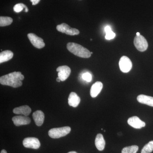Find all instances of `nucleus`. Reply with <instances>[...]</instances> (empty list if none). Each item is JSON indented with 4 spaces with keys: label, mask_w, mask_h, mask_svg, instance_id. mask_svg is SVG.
Returning <instances> with one entry per match:
<instances>
[{
    "label": "nucleus",
    "mask_w": 153,
    "mask_h": 153,
    "mask_svg": "<svg viewBox=\"0 0 153 153\" xmlns=\"http://www.w3.org/2000/svg\"><path fill=\"white\" fill-rule=\"evenodd\" d=\"M153 151V140L145 145L142 149L141 153H151Z\"/></svg>",
    "instance_id": "5701e85b"
},
{
    "label": "nucleus",
    "mask_w": 153,
    "mask_h": 153,
    "mask_svg": "<svg viewBox=\"0 0 153 153\" xmlns=\"http://www.w3.org/2000/svg\"><path fill=\"white\" fill-rule=\"evenodd\" d=\"M25 76L20 71H14L0 77V83L3 85H8L13 88L20 87Z\"/></svg>",
    "instance_id": "f257e3e1"
},
{
    "label": "nucleus",
    "mask_w": 153,
    "mask_h": 153,
    "mask_svg": "<svg viewBox=\"0 0 153 153\" xmlns=\"http://www.w3.org/2000/svg\"><path fill=\"white\" fill-rule=\"evenodd\" d=\"M56 29L59 32L70 36L78 35L79 33V30L75 28H71L65 23H62L61 25H57Z\"/></svg>",
    "instance_id": "39448f33"
},
{
    "label": "nucleus",
    "mask_w": 153,
    "mask_h": 153,
    "mask_svg": "<svg viewBox=\"0 0 153 153\" xmlns=\"http://www.w3.org/2000/svg\"><path fill=\"white\" fill-rule=\"evenodd\" d=\"M82 78L85 81L89 82L91 80L92 76H91V75L90 73L86 72V73H84V74H82Z\"/></svg>",
    "instance_id": "b1692460"
},
{
    "label": "nucleus",
    "mask_w": 153,
    "mask_h": 153,
    "mask_svg": "<svg viewBox=\"0 0 153 153\" xmlns=\"http://www.w3.org/2000/svg\"><path fill=\"white\" fill-rule=\"evenodd\" d=\"M138 149V146L134 145L123 148L122 151V153H136Z\"/></svg>",
    "instance_id": "aec40b11"
},
{
    "label": "nucleus",
    "mask_w": 153,
    "mask_h": 153,
    "mask_svg": "<svg viewBox=\"0 0 153 153\" xmlns=\"http://www.w3.org/2000/svg\"><path fill=\"white\" fill-rule=\"evenodd\" d=\"M105 31L106 33L105 38L106 40H111L115 37V34L112 31L111 28L109 26H107L105 28Z\"/></svg>",
    "instance_id": "412c9836"
},
{
    "label": "nucleus",
    "mask_w": 153,
    "mask_h": 153,
    "mask_svg": "<svg viewBox=\"0 0 153 153\" xmlns=\"http://www.w3.org/2000/svg\"><path fill=\"white\" fill-rule=\"evenodd\" d=\"M105 142L103 135L101 134H97L95 140V145L97 149L100 151L104 150Z\"/></svg>",
    "instance_id": "f3484780"
},
{
    "label": "nucleus",
    "mask_w": 153,
    "mask_h": 153,
    "mask_svg": "<svg viewBox=\"0 0 153 153\" xmlns=\"http://www.w3.org/2000/svg\"><path fill=\"white\" fill-rule=\"evenodd\" d=\"M80 102V97L75 92H71L68 98V103L70 106L76 107Z\"/></svg>",
    "instance_id": "2eb2a0df"
},
{
    "label": "nucleus",
    "mask_w": 153,
    "mask_h": 153,
    "mask_svg": "<svg viewBox=\"0 0 153 153\" xmlns=\"http://www.w3.org/2000/svg\"><path fill=\"white\" fill-rule=\"evenodd\" d=\"M71 128L68 126L51 129L49 131V136L52 138L57 139L65 136L71 131Z\"/></svg>",
    "instance_id": "7ed1b4c3"
},
{
    "label": "nucleus",
    "mask_w": 153,
    "mask_h": 153,
    "mask_svg": "<svg viewBox=\"0 0 153 153\" xmlns=\"http://www.w3.org/2000/svg\"><path fill=\"white\" fill-rule=\"evenodd\" d=\"M23 144L25 148L35 149H39L41 146L39 140L36 137L26 138L23 140Z\"/></svg>",
    "instance_id": "0eeeda50"
},
{
    "label": "nucleus",
    "mask_w": 153,
    "mask_h": 153,
    "mask_svg": "<svg viewBox=\"0 0 153 153\" xmlns=\"http://www.w3.org/2000/svg\"><path fill=\"white\" fill-rule=\"evenodd\" d=\"M56 70L58 72V77L62 81L66 80L70 75L71 72V69L67 66H59Z\"/></svg>",
    "instance_id": "1a4fd4ad"
},
{
    "label": "nucleus",
    "mask_w": 153,
    "mask_h": 153,
    "mask_svg": "<svg viewBox=\"0 0 153 153\" xmlns=\"http://www.w3.org/2000/svg\"><path fill=\"white\" fill-rule=\"evenodd\" d=\"M14 124L17 126L29 124L31 122V120L27 116H17L12 118Z\"/></svg>",
    "instance_id": "9b49d317"
},
{
    "label": "nucleus",
    "mask_w": 153,
    "mask_h": 153,
    "mask_svg": "<svg viewBox=\"0 0 153 153\" xmlns=\"http://www.w3.org/2000/svg\"><path fill=\"white\" fill-rule=\"evenodd\" d=\"M128 123L130 126L136 129H140L144 127L146 123L137 116H133L129 118L128 120Z\"/></svg>",
    "instance_id": "9d476101"
},
{
    "label": "nucleus",
    "mask_w": 153,
    "mask_h": 153,
    "mask_svg": "<svg viewBox=\"0 0 153 153\" xmlns=\"http://www.w3.org/2000/svg\"><path fill=\"white\" fill-rule=\"evenodd\" d=\"M28 38L33 46L38 49L44 48L45 46L43 39L36 36L34 33H29L27 35Z\"/></svg>",
    "instance_id": "6e6552de"
},
{
    "label": "nucleus",
    "mask_w": 153,
    "mask_h": 153,
    "mask_svg": "<svg viewBox=\"0 0 153 153\" xmlns=\"http://www.w3.org/2000/svg\"><path fill=\"white\" fill-rule=\"evenodd\" d=\"M68 153H76V152H74V151H72V152H68Z\"/></svg>",
    "instance_id": "cd10ccee"
},
{
    "label": "nucleus",
    "mask_w": 153,
    "mask_h": 153,
    "mask_svg": "<svg viewBox=\"0 0 153 153\" xmlns=\"http://www.w3.org/2000/svg\"><path fill=\"white\" fill-rule=\"evenodd\" d=\"M13 56V53L10 50L3 51L0 53V63L7 62L11 60Z\"/></svg>",
    "instance_id": "a211bd4d"
},
{
    "label": "nucleus",
    "mask_w": 153,
    "mask_h": 153,
    "mask_svg": "<svg viewBox=\"0 0 153 153\" xmlns=\"http://www.w3.org/2000/svg\"><path fill=\"white\" fill-rule=\"evenodd\" d=\"M24 9H25V12L27 13L29 10H28L27 7L24 4L22 3H19V4H16L13 7L14 11L17 13H20Z\"/></svg>",
    "instance_id": "4be33fe9"
},
{
    "label": "nucleus",
    "mask_w": 153,
    "mask_h": 153,
    "mask_svg": "<svg viewBox=\"0 0 153 153\" xmlns=\"http://www.w3.org/2000/svg\"><path fill=\"white\" fill-rule=\"evenodd\" d=\"M1 153H7V152L5 150H2L1 151Z\"/></svg>",
    "instance_id": "a878e982"
},
{
    "label": "nucleus",
    "mask_w": 153,
    "mask_h": 153,
    "mask_svg": "<svg viewBox=\"0 0 153 153\" xmlns=\"http://www.w3.org/2000/svg\"><path fill=\"white\" fill-rule=\"evenodd\" d=\"M56 80H57V82H60V81H61V80H60V78H59V77H57V79H56Z\"/></svg>",
    "instance_id": "bb28decb"
},
{
    "label": "nucleus",
    "mask_w": 153,
    "mask_h": 153,
    "mask_svg": "<svg viewBox=\"0 0 153 153\" xmlns=\"http://www.w3.org/2000/svg\"><path fill=\"white\" fill-rule=\"evenodd\" d=\"M13 112L15 114H22L27 116L31 112V109L28 105H23L14 108Z\"/></svg>",
    "instance_id": "dca6fc26"
},
{
    "label": "nucleus",
    "mask_w": 153,
    "mask_h": 153,
    "mask_svg": "<svg viewBox=\"0 0 153 153\" xmlns=\"http://www.w3.org/2000/svg\"><path fill=\"white\" fill-rule=\"evenodd\" d=\"M67 49L69 52L78 57L87 58L91 56L90 51L79 44L68 43L67 44Z\"/></svg>",
    "instance_id": "f03ea898"
},
{
    "label": "nucleus",
    "mask_w": 153,
    "mask_h": 153,
    "mask_svg": "<svg viewBox=\"0 0 153 153\" xmlns=\"http://www.w3.org/2000/svg\"><path fill=\"white\" fill-rule=\"evenodd\" d=\"M13 22V19L10 17H0V26L1 27L9 26Z\"/></svg>",
    "instance_id": "6ab92c4d"
},
{
    "label": "nucleus",
    "mask_w": 153,
    "mask_h": 153,
    "mask_svg": "<svg viewBox=\"0 0 153 153\" xmlns=\"http://www.w3.org/2000/svg\"><path fill=\"white\" fill-rule=\"evenodd\" d=\"M33 117L35 123L37 126H40L44 123V114L40 110H38L33 113Z\"/></svg>",
    "instance_id": "ddd939ff"
},
{
    "label": "nucleus",
    "mask_w": 153,
    "mask_h": 153,
    "mask_svg": "<svg viewBox=\"0 0 153 153\" xmlns=\"http://www.w3.org/2000/svg\"><path fill=\"white\" fill-rule=\"evenodd\" d=\"M40 0H30V1L32 2V4L33 5H36L40 2Z\"/></svg>",
    "instance_id": "393cba45"
},
{
    "label": "nucleus",
    "mask_w": 153,
    "mask_h": 153,
    "mask_svg": "<svg viewBox=\"0 0 153 153\" xmlns=\"http://www.w3.org/2000/svg\"><path fill=\"white\" fill-rule=\"evenodd\" d=\"M119 66L121 71L123 72L127 73L131 70L132 63L128 57L123 56L121 57L120 60Z\"/></svg>",
    "instance_id": "423d86ee"
},
{
    "label": "nucleus",
    "mask_w": 153,
    "mask_h": 153,
    "mask_svg": "<svg viewBox=\"0 0 153 153\" xmlns=\"http://www.w3.org/2000/svg\"><path fill=\"white\" fill-rule=\"evenodd\" d=\"M103 84L101 82L97 81L91 86L90 89V95L93 98L96 97L101 91Z\"/></svg>",
    "instance_id": "f8f14e48"
},
{
    "label": "nucleus",
    "mask_w": 153,
    "mask_h": 153,
    "mask_svg": "<svg viewBox=\"0 0 153 153\" xmlns=\"http://www.w3.org/2000/svg\"><path fill=\"white\" fill-rule=\"evenodd\" d=\"M134 43L135 47L140 52H144L148 49L147 41L142 35L136 36L134 39Z\"/></svg>",
    "instance_id": "20e7f679"
},
{
    "label": "nucleus",
    "mask_w": 153,
    "mask_h": 153,
    "mask_svg": "<svg viewBox=\"0 0 153 153\" xmlns=\"http://www.w3.org/2000/svg\"><path fill=\"white\" fill-rule=\"evenodd\" d=\"M91 54H93V52H91Z\"/></svg>",
    "instance_id": "c756f323"
},
{
    "label": "nucleus",
    "mask_w": 153,
    "mask_h": 153,
    "mask_svg": "<svg viewBox=\"0 0 153 153\" xmlns=\"http://www.w3.org/2000/svg\"><path fill=\"white\" fill-rule=\"evenodd\" d=\"M137 100L140 103L153 107V97L149 96L140 94L138 96Z\"/></svg>",
    "instance_id": "4468645a"
},
{
    "label": "nucleus",
    "mask_w": 153,
    "mask_h": 153,
    "mask_svg": "<svg viewBox=\"0 0 153 153\" xmlns=\"http://www.w3.org/2000/svg\"><path fill=\"white\" fill-rule=\"evenodd\" d=\"M140 35V33H137V36H139Z\"/></svg>",
    "instance_id": "c85d7f7f"
}]
</instances>
